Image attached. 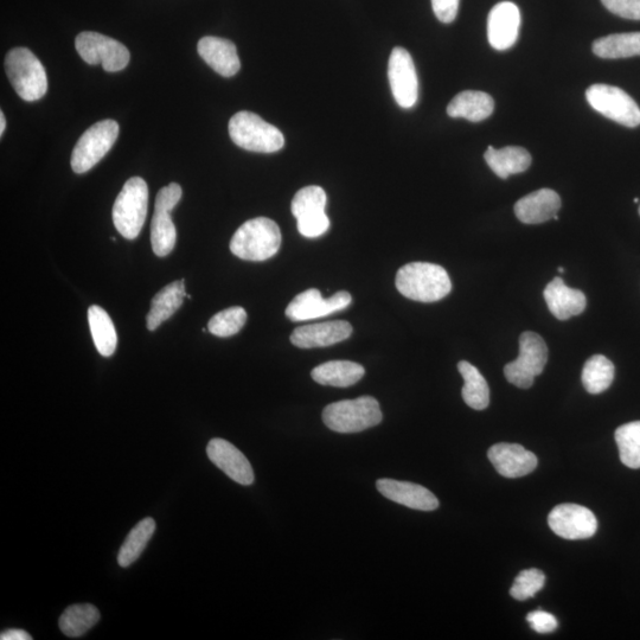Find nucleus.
Here are the masks:
<instances>
[{
    "label": "nucleus",
    "mask_w": 640,
    "mask_h": 640,
    "mask_svg": "<svg viewBox=\"0 0 640 640\" xmlns=\"http://www.w3.org/2000/svg\"><path fill=\"white\" fill-rule=\"evenodd\" d=\"M460 0H432L434 15L441 23L450 24L457 18Z\"/></svg>",
    "instance_id": "obj_40"
},
{
    "label": "nucleus",
    "mask_w": 640,
    "mask_h": 640,
    "mask_svg": "<svg viewBox=\"0 0 640 640\" xmlns=\"http://www.w3.org/2000/svg\"><path fill=\"white\" fill-rule=\"evenodd\" d=\"M297 222L298 232L309 239L319 238L330 229V220L326 213L305 217Z\"/></svg>",
    "instance_id": "obj_37"
},
{
    "label": "nucleus",
    "mask_w": 640,
    "mask_h": 640,
    "mask_svg": "<svg viewBox=\"0 0 640 640\" xmlns=\"http://www.w3.org/2000/svg\"><path fill=\"white\" fill-rule=\"evenodd\" d=\"M561 208V198L552 189H541L524 196L515 204L517 219L526 224L553 220Z\"/></svg>",
    "instance_id": "obj_21"
},
{
    "label": "nucleus",
    "mask_w": 640,
    "mask_h": 640,
    "mask_svg": "<svg viewBox=\"0 0 640 640\" xmlns=\"http://www.w3.org/2000/svg\"><path fill=\"white\" fill-rule=\"evenodd\" d=\"M388 79L398 105L405 110L414 107L418 102L419 81L412 56L406 49H393L389 57Z\"/></svg>",
    "instance_id": "obj_12"
},
{
    "label": "nucleus",
    "mask_w": 640,
    "mask_h": 640,
    "mask_svg": "<svg viewBox=\"0 0 640 640\" xmlns=\"http://www.w3.org/2000/svg\"><path fill=\"white\" fill-rule=\"evenodd\" d=\"M395 284L402 296L420 303L439 302L452 291L445 268L430 262H411L401 267Z\"/></svg>",
    "instance_id": "obj_1"
},
{
    "label": "nucleus",
    "mask_w": 640,
    "mask_h": 640,
    "mask_svg": "<svg viewBox=\"0 0 640 640\" xmlns=\"http://www.w3.org/2000/svg\"><path fill=\"white\" fill-rule=\"evenodd\" d=\"M119 131L117 121L111 119L102 120L89 127L82 134L72 153L70 164L75 174H85L104 159L117 142Z\"/></svg>",
    "instance_id": "obj_7"
},
{
    "label": "nucleus",
    "mask_w": 640,
    "mask_h": 640,
    "mask_svg": "<svg viewBox=\"0 0 640 640\" xmlns=\"http://www.w3.org/2000/svg\"><path fill=\"white\" fill-rule=\"evenodd\" d=\"M366 374L361 364L351 361H330L312 370V379L322 386L348 388L362 380Z\"/></svg>",
    "instance_id": "obj_24"
},
{
    "label": "nucleus",
    "mask_w": 640,
    "mask_h": 640,
    "mask_svg": "<svg viewBox=\"0 0 640 640\" xmlns=\"http://www.w3.org/2000/svg\"><path fill=\"white\" fill-rule=\"evenodd\" d=\"M229 136L243 150L274 153L283 149L284 134L258 114L242 111L229 121Z\"/></svg>",
    "instance_id": "obj_6"
},
{
    "label": "nucleus",
    "mask_w": 640,
    "mask_h": 640,
    "mask_svg": "<svg viewBox=\"0 0 640 640\" xmlns=\"http://www.w3.org/2000/svg\"><path fill=\"white\" fill-rule=\"evenodd\" d=\"M380 403L371 396L331 403L323 411L326 427L337 433H358L381 424Z\"/></svg>",
    "instance_id": "obj_3"
},
{
    "label": "nucleus",
    "mask_w": 640,
    "mask_h": 640,
    "mask_svg": "<svg viewBox=\"0 0 640 640\" xmlns=\"http://www.w3.org/2000/svg\"><path fill=\"white\" fill-rule=\"evenodd\" d=\"M6 75L16 93L25 101H37L48 91L46 69L27 48H15L5 57Z\"/></svg>",
    "instance_id": "obj_4"
},
{
    "label": "nucleus",
    "mask_w": 640,
    "mask_h": 640,
    "mask_svg": "<svg viewBox=\"0 0 640 640\" xmlns=\"http://www.w3.org/2000/svg\"><path fill=\"white\" fill-rule=\"evenodd\" d=\"M544 584L546 576L539 569H526L517 575L510 590L511 597L521 601L533 598L542 590Z\"/></svg>",
    "instance_id": "obj_36"
},
{
    "label": "nucleus",
    "mask_w": 640,
    "mask_h": 640,
    "mask_svg": "<svg viewBox=\"0 0 640 640\" xmlns=\"http://www.w3.org/2000/svg\"><path fill=\"white\" fill-rule=\"evenodd\" d=\"M89 328H91L96 350L104 357H111L117 349L118 336L108 313L98 305L89 307Z\"/></svg>",
    "instance_id": "obj_26"
},
{
    "label": "nucleus",
    "mask_w": 640,
    "mask_h": 640,
    "mask_svg": "<svg viewBox=\"0 0 640 640\" xmlns=\"http://www.w3.org/2000/svg\"><path fill=\"white\" fill-rule=\"evenodd\" d=\"M6 127V120L4 113H0V136H3Z\"/></svg>",
    "instance_id": "obj_42"
},
{
    "label": "nucleus",
    "mask_w": 640,
    "mask_h": 640,
    "mask_svg": "<svg viewBox=\"0 0 640 640\" xmlns=\"http://www.w3.org/2000/svg\"><path fill=\"white\" fill-rule=\"evenodd\" d=\"M376 488L380 494L395 503L420 511H433L439 508L438 498L424 486L395 479H379Z\"/></svg>",
    "instance_id": "obj_17"
},
{
    "label": "nucleus",
    "mask_w": 640,
    "mask_h": 640,
    "mask_svg": "<svg viewBox=\"0 0 640 640\" xmlns=\"http://www.w3.org/2000/svg\"><path fill=\"white\" fill-rule=\"evenodd\" d=\"M247 312L242 307L234 306L223 310L209 320L208 330L217 337H230L238 334L245 326Z\"/></svg>",
    "instance_id": "obj_35"
},
{
    "label": "nucleus",
    "mask_w": 640,
    "mask_h": 640,
    "mask_svg": "<svg viewBox=\"0 0 640 640\" xmlns=\"http://www.w3.org/2000/svg\"><path fill=\"white\" fill-rule=\"evenodd\" d=\"M548 361L546 342L535 332H523L520 337V356L508 363L504 375L514 386L528 389L533 386L535 377L542 374Z\"/></svg>",
    "instance_id": "obj_8"
},
{
    "label": "nucleus",
    "mask_w": 640,
    "mask_h": 640,
    "mask_svg": "<svg viewBox=\"0 0 640 640\" xmlns=\"http://www.w3.org/2000/svg\"><path fill=\"white\" fill-rule=\"evenodd\" d=\"M207 454L210 462L219 467L221 471L241 485L254 483V471L251 463L239 448L229 441L215 438L209 441Z\"/></svg>",
    "instance_id": "obj_14"
},
{
    "label": "nucleus",
    "mask_w": 640,
    "mask_h": 640,
    "mask_svg": "<svg viewBox=\"0 0 640 640\" xmlns=\"http://www.w3.org/2000/svg\"><path fill=\"white\" fill-rule=\"evenodd\" d=\"M352 334V326L345 320H334L302 326L293 331L291 342L300 349L330 347L348 339Z\"/></svg>",
    "instance_id": "obj_18"
},
{
    "label": "nucleus",
    "mask_w": 640,
    "mask_h": 640,
    "mask_svg": "<svg viewBox=\"0 0 640 640\" xmlns=\"http://www.w3.org/2000/svg\"><path fill=\"white\" fill-rule=\"evenodd\" d=\"M156 527L155 520L147 517L130 531L119 550L118 563L120 567H130L132 563L140 558L153 534H155Z\"/></svg>",
    "instance_id": "obj_30"
},
{
    "label": "nucleus",
    "mask_w": 640,
    "mask_h": 640,
    "mask_svg": "<svg viewBox=\"0 0 640 640\" xmlns=\"http://www.w3.org/2000/svg\"><path fill=\"white\" fill-rule=\"evenodd\" d=\"M544 300L552 315L559 320H567L581 315L587 306L584 292L568 287L561 278L556 277L544 288Z\"/></svg>",
    "instance_id": "obj_20"
},
{
    "label": "nucleus",
    "mask_w": 640,
    "mask_h": 640,
    "mask_svg": "<svg viewBox=\"0 0 640 640\" xmlns=\"http://www.w3.org/2000/svg\"><path fill=\"white\" fill-rule=\"evenodd\" d=\"M521 12L517 5L502 2L492 8L488 18V38L491 47L504 51L515 46L520 35Z\"/></svg>",
    "instance_id": "obj_15"
},
{
    "label": "nucleus",
    "mask_w": 640,
    "mask_h": 640,
    "mask_svg": "<svg viewBox=\"0 0 640 640\" xmlns=\"http://www.w3.org/2000/svg\"><path fill=\"white\" fill-rule=\"evenodd\" d=\"M527 620L531 629L537 633H541V635L552 633L558 629L559 626L558 620H556L553 614L541 610L529 613Z\"/></svg>",
    "instance_id": "obj_39"
},
{
    "label": "nucleus",
    "mask_w": 640,
    "mask_h": 640,
    "mask_svg": "<svg viewBox=\"0 0 640 640\" xmlns=\"http://www.w3.org/2000/svg\"><path fill=\"white\" fill-rule=\"evenodd\" d=\"M484 158L490 169L502 179H507L511 175L522 174L531 165L530 153L518 146H507L501 150H496L494 146H489Z\"/></svg>",
    "instance_id": "obj_25"
},
{
    "label": "nucleus",
    "mask_w": 640,
    "mask_h": 640,
    "mask_svg": "<svg viewBox=\"0 0 640 640\" xmlns=\"http://www.w3.org/2000/svg\"><path fill=\"white\" fill-rule=\"evenodd\" d=\"M149 209V188L143 178L132 177L115 200L112 216L115 228L125 239H137Z\"/></svg>",
    "instance_id": "obj_5"
},
{
    "label": "nucleus",
    "mask_w": 640,
    "mask_h": 640,
    "mask_svg": "<svg viewBox=\"0 0 640 640\" xmlns=\"http://www.w3.org/2000/svg\"><path fill=\"white\" fill-rule=\"evenodd\" d=\"M100 612L91 604L69 606L59 620L60 630L64 636L79 638L99 623Z\"/></svg>",
    "instance_id": "obj_28"
},
{
    "label": "nucleus",
    "mask_w": 640,
    "mask_h": 640,
    "mask_svg": "<svg viewBox=\"0 0 640 640\" xmlns=\"http://www.w3.org/2000/svg\"><path fill=\"white\" fill-rule=\"evenodd\" d=\"M613 363L603 355H594L582 370V384L590 394H601L611 387L614 380Z\"/></svg>",
    "instance_id": "obj_32"
},
{
    "label": "nucleus",
    "mask_w": 640,
    "mask_h": 640,
    "mask_svg": "<svg viewBox=\"0 0 640 640\" xmlns=\"http://www.w3.org/2000/svg\"><path fill=\"white\" fill-rule=\"evenodd\" d=\"M550 529L565 540L591 539L597 533L598 521L593 512L578 504H560L548 516Z\"/></svg>",
    "instance_id": "obj_11"
},
{
    "label": "nucleus",
    "mask_w": 640,
    "mask_h": 640,
    "mask_svg": "<svg viewBox=\"0 0 640 640\" xmlns=\"http://www.w3.org/2000/svg\"><path fill=\"white\" fill-rule=\"evenodd\" d=\"M2 640H31L32 637L29 635L27 631L19 630V629H10L2 632V636H0Z\"/></svg>",
    "instance_id": "obj_41"
},
{
    "label": "nucleus",
    "mask_w": 640,
    "mask_h": 640,
    "mask_svg": "<svg viewBox=\"0 0 640 640\" xmlns=\"http://www.w3.org/2000/svg\"><path fill=\"white\" fill-rule=\"evenodd\" d=\"M601 3L614 15L640 21V0H601Z\"/></svg>",
    "instance_id": "obj_38"
},
{
    "label": "nucleus",
    "mask_w": 640,
    "mask_h": 640,
    "mask_svg": "<svg viewBox=\"0 0 640 640\" xmlns=\"http://www.w3.org/2000/svg\"><path fill=\"white\" fill-rule=\"evenodd\" d=\"M351 302L352 298L349 292L341 291L331 298L324 299L316 288H311V290L298 294L288 304L286 317L292 322L323 318L347 309Z\"/></svg>",
    "instance_id": "obj_13"
},
{
    "label": "nucleus",
    "mask_w": 640,
    "mask_h": 640,
    "mask_svg": "<svg viewBox=\"0 0 640 640\" xmlns=\"http://www.w3.org/2000/svg\"><path fill=\"white\" fill-rule=\"evenodd\" d=\"M488 457L499 475L505 478L527 476L539 464L533 452L517 444H496L490 448Z\"/></svg>",
    "instance_id": "obj_16"
},
{
    "label": "nucleus",
    "mask_w": 640,
    "mask_h": 640,
    "mask_svg": "<svg viewBox=\"0 0 640 640\" xmlns=\"http://www.w3.org/2000/svg\"><path fill=\"white\" fill-rule=\"evenodd\" d=\"M614 435L622 463L630 469H640V421L620 426Z\"/></svg>",
    "instance_id": "obj_33"
},
{
    "label": "nucleus",
    "mask_w": 640,
    "mask_h": 640,
    "mask_svg": "<svg viewBox=\"0 0 640 640\" xmlns=\"http://www.w3.org/2000/svg\"><path fill=\"white\" fill-rule=\"evenodd\" d=\"M328 196L324 189L311 185L299 190L292 201V214L297 220L325 213Z\"/></svg>",
    "instance_id": "obj_34"
},
{
    "label": "nucleus",
    "mask_w": 640,
    "mask_h": 640,
    "mask_svg": "<svg viewBox=\"0 0 640 640\" xmlns=\"http://www.w3.org/2000/svg\"><path fill=\"white\" fill-rule=\"evenodd\" d=\"M586 98L593 110L604 117L626 127L640 125V108L623 89L598 83L587 89Z\"/></svg>",
    "instance_id": "obj_10"
},
{
    "label": "nucleus",
    "mask_w": 640,
    "mask_h": 640,
    "mask_svg": "<svg viewBox=\"0 0 640 640\" xmlns=\"http://www.w3.org/2000/svg\"><path fill=\"white\" fill-rule=\"evenodd\" d=\"M495 111V101L488 93L464 91L454 96L447 106L451 118H463L472 123L488 119Z\"/></svg>",
    "instance_id": "obj_22"
},
{
    "label": "nucleus",
    "mask_w": 640,
    "mask_h": 640,
    "mask_svg": "<svg viewBox=\"0 0 640 640\" xmlns=\"http://www.w3.org/2000/svg\"><path fill=\"white\" fill-rule=\"evenodd\" d=\"M639 215H640V207H639Z\"/></svg>",
    "instance_id": "obj_44"
},
{
    "label": "nucleus",
    "mask_w": 640,
    "mask_h": 640,
    "mask_svg": "<svg viewBox=\"0 0 640 640\" xmlns=\"http://www.w3.org/2000/svg\"><path fill=\"white\" fill-rule=\"evenodd\" d=\"M559 271H560L561 273H563V272H565V268L560 267V268H559Z\"/></svg>",
    "instance_id": "obj_43"
},
{
    "label": "nucleus",
    "mask_w": 640,
    "mask_h": 640,
    "mask_svg": "<svg viewBox=\"0 0 640 640\" xmlns=\"http://www.w3.org/2000/svg\"><path fill=\"white\" fill-rule=\"evenodd\" d=\"M459 373L464 379L463 399L467 406L484 411L490 403V388L484 376L471 363L462 361L458 363Z\"/></svg>",
    "instance_id": "obj_29"
},
{
    "label": "nucleus",
    "mask_w": 640,
    "mask_h": 640,
    "mask_svg": "<svg viewBox=\"0 0 640 640\" xmlns=\"http://www.w3.org/2000/svg\"><path fill=\"white\" fill-rule=\"evenodd\" d=\"M198 54L211 69L224 78H232L241 68L238 49L226 38L207 36L197 44Z\"/></svg>",
    "instance_id": "obj_19"
},
{
    "label": "nucleus",
    "mask_w": 640,
    "mask_h": 640,
    "mask_svg": "<svg viewBox=\"0 0 640 640\" xmlns=\"http://www.w3.org/2000/svg\"><path fill=\"white\" fill-rule=\"evenodd\" d=\"M185 296H187L185 280L174 281L158 292L152 299L151 309L147 315V329L155 331L165 320L174 316L183 305Z\"/></svg>",
    "instance_id": "obj_23"
},
{
    "label": "nucleus",
    "mask_w": 640,
    "mask_h": 640,
    "mask_svg": "<svg viewBox=\"0 0 640 640\" xmlns=\"http://www.w3.org/2000/svg\"><path fill=\"white\" fill-rule=\"evenodd\" d=\"M171 211L156 207L151 223L152 249L160 258H164L174 251L177 242V229L171 219Z\"/></svg>",
    "instance_id": "obj_31"
},
{
    "label": "nucleus",
    "mask_w": 640,
    "mask_h": 640,
    "mask_svg": "<svg viewBox=\"0 0 640 640\" xmlns=\"http://www.w3.org/2000/svg\"><path fill=\"white\" fill-rule=\"evenodd\" d=\"M75 47L83 61L91 66L101 64L106 72H120L130 63V51L123 43L98 32H81L76 37Z\"/></svg>",
    "instance_id": "obj_9"
},
{
    "label": "nucleus",
    "mask_w": 640,
    "mask_h": 640,
    "mask_svg": "<svg viewBox=\"0 0 640 640\" xmlns=\"http://www.w3.org/2000/svg\"><path fill=\"white\" fill-rule=\"evenodd\" d=\"M281 241L283 236L277 223L267 217H256L236 230L230 251L242 260L266 261L279 252Z\"/></svg>",
    "instance_id": "obj_2"
},
{
    "label": "nucleus",
    "mask_w": 640,
    "mask_h": 640,
    "mask_svg": "<svg viewBox=\"0 0 640 640\" xmlns=\"http://www.w3.org/2000/svg\"><path fill=\"white\" fill-rule=\"evenodd\" d=\"M593 53L607 60L640 56V32L601 37L593 43Z\"/></svg>",
    "instance_id": "obj_27"
}]
</instances>
